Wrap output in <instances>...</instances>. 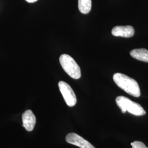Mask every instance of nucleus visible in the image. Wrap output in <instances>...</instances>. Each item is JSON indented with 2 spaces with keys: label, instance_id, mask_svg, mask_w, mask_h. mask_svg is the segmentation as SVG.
I'll return each mask as SVG.
<instances>
[{
  "label": "nucleus",
  "instance_id": "7ed1b4c3",
  "mask_svg": "<svg viewBox=\"0 0 148 148\" xmlns=\"http://www.w3.org/2000/svg\"><path fill=\"white\" fill-rule=\"evenodd\" d=\"M59 62L64 70L69 76L74 79H79L81 76V69L75 60L68 54L60 56Z\"/></svg>",
  "mask_w": 148,
  "mask_h": 148
},
{
  "label": "nucleus",
  "instance_id": "f03ea898",
  "mask_svg": "<svg viewBox=\"0 0 148 148\" xmlns=\"http://www.w3.org/2000/svg\"><path fill=\"white\" fill-rule=\"evenodd\" d=\"M116 103L122 113L128 111L135 116H143L146 114L143 107L137 103L134 102L127 97L119 96L116 98Z\"/></svg>",
  "mask_w": 148,
  "mask_h": 148
},
{
  "label": "nucleus",
  "instance_id": "9b49d317",
  "mask_svg": "<svg viewBox=\"0 0 148 148\" xmlns=\"http://www.w3.org/2000/svg\"><path fill=\"white\" fill-rule=\"evenodd\" d=\"M25 1L29 3H34V2H36L37 0H25Z\"/></svg>",
  "mask_w": 148,
  "mask_h": 148
},
{
  "label": "nucleus",
  "instance_id": "423d86ee",
  "mask_svg": "<svg viewBox=\"0 0 148 148\" xmlns=\"http://www.w3.org/2000/svg\"><path fill=\"white\" fill-rule=\"evenodd\" d=\"M111 33L114 36L130 38L134 35V29L130 25L116 26L112 29Z\"/></svg>",
  "mask_w": 148,
  "mask_h": 148
},
{
  "label": "nucleus",
  "instance_id": "20e7f679",
  "mask_svg": "<svg viewBox=\"0 0 148 148\" xmlns=\"http://www.w3.org/2000/svg\"><path fill=\"white\" fill-rule=\"evenodd\" d=\"M58 86L66 104L70 107L75 106L77 103V99L72 88L67 83L64 81H60Z\"/></svg>",
  "mask_w": 148,
  "mask_h": 148
},
{
  "label": "nucleus",
  "instance_id": "0eeeda50",
  "mask_svg": "<svg viewBox=\"0 0 148 148\" xmlns=\"http://www.w3.org/2000/svg\"><path fill=\"white\" fill-rule=\"evenodd\" d=\"M23 126L24 127L27 131H32L36 124V117L32 111L30 110H27L25 111L22 116Z\"/></svg>",
  "mask_w": 148,
  "mask_h": 148
},
{
  "label": "nucleus",
  "instance_id": "f257e3e1",
  "mask_svg": "<svg viewBox=\"0 0 148 148\" xmlns=\"http://www.w3.org/2000/svg\"><path fill=\"white\" fill-rule=\"evenodd\" d=\"M113 79L118 87L130 95H132L134 97H140V88L135 79L121 73L114 74Z\"/></svg>",
  "mask_w": 148,
  "mask_h": 148
},
{
  "label": "nucleus",
  "instance_id": "6e6552de",
  "mask_svg": "<svg viewBox=\"0 0 148 148\" xmlns=\"http://www.w3.org/2000/svg\"><path fill=\"white\" fill-rule=\"evenodd\" d=\"M130 55L133 58L148 63V51L144 48L135 49L130 52Z\"/></svg>",
  "mask_w": 148,
  "mask_h": 148
},
{
  "label": "nucleus",
  "instance_id": "39448f33",
  "mask_svg": "<svg viewBox=\"0 0 148 148\" xmlns=\"http://www.w3.org/2000/svg\"><path fill=\"white\" fill-rule=\"evenodd\" d=\"M66 141L80 148H95L84 138L74 133H69L66 136Z\"/></svg>",
  "mask_w": 148,
  "mask_h": 148
},
{
  "label": "nucleus",
  "instance_id": "9d476101",
  "mask_svg": "<svg viewBox=\"0 0 148 148\" xmlns=\"http://www.w3.org/2000/svg\"><path fill=\"white\" fill-rule=\"evenodd\" d=\"M132 148H148L144 143L139 141H135L131 143Z\"/></svg>",
  "mask_w": 148,
  "mask_h": 148
},
{
  "label": "nucleus",
  "instance_id": "1a4fd4ad",
  "mask_svg": "<svg viewBox=\"0 0 148 148\" xmlns=\"http://www.w3.org/2000/svg\"><path fill=\"white\" fill-rule=\"evenodd\" d=\"M79 10L83 14L90 13L92 8V0H78Z\"/></svg>",
  "mask_w": 148,
  "mask_h": 148
}]
</instances>
